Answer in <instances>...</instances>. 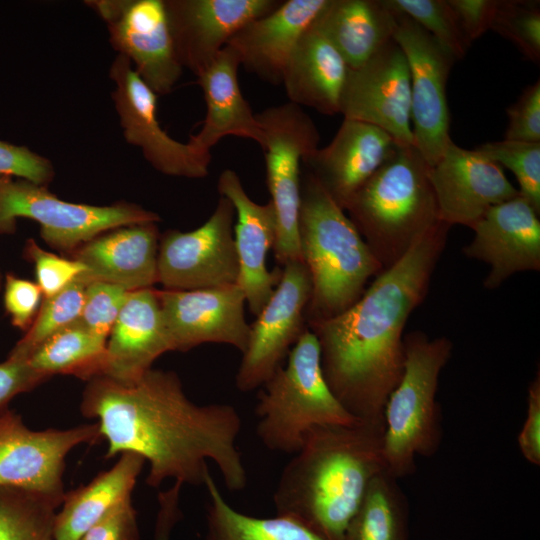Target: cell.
Wrapping results in <instances>:
<instances>
[{
    "instance_id": "32",
    "label": "cell",
    "mask_w": 540,
    "mask_h": 540,
    "mask_svg": "<svg viewBox=\"0 0 540 540\" xmlns=\"http://www.w3.org/2000/svg\"><path fill=\"white\" fill-rule=\"evenodd\" d=\"M106 343L107 339L77 321L45 340L27 361L33 370L46 378L70 374L90 380L100 375Z\"/></svg>"
},
{
    "instance_id": "5",
    "label": "cell",
    "mask_w": 540,
    "mask_h": 540,
    "mask_svg": "<svg viewBox=\"0 0 540 540\" xmlns=\"http://www.w3.org/2000/svg\"><path fill=\"white\" fill-rule=\"evenodd\" d=\"M429 170L415 145L396 143L343 209L383 270L442 222Z\"/></svg>"
},
{
    "instance_id": "39",
    "label": "cell",
    "mask_w": 540,
    "mask_h": 540,
    "mask_svg": "<svg viewBox=\"0 0 540 540\" xmlns=\"http://www.w3.org/2000/svg\"><path fill=\"white\" fill-rule=\"evenodd\" d=\"M25 253L34 263L37 284L44 298L62 291L86 271L76 259H67L40 248L32 239L27 241Z\"/></svg>"
},
{
    "instance_id": "29",
    "label": "cell",
    "mask_w": 540,
    "mask_h": 540,
    "mask_svg": "<svg viewBox=\"0 0 540 540\" xmlns=\"http://www.w3.org/2000/svg\"><path fill=\"white\" fill-rule=\"evenodd\" d=\"M145 462L137 454L122 453L110 469L65 493L55 517L54 540H78L108 511L131 497Z\"/></svg>"
},
{
    "instance_id": "47",
    "label": "cell",
    "mask_w": 540,
    "mask_h": 540,
    "mask_svg": "<svg viewBox=\"0 0 540 540\" xmlns=\"http://www.w3.org/2000/svg\"><path fill=\"white\" fill-rule=\"evenodd\" d=\"M183 484L174 481L173 485L158 493V511L154 529V540H170L171 531L182 519L180 493Z\"/></svg>"
},
{
    "instance_id": "38",
    "label": "cell",
    "mask_w": 540,
    "mask_h": 540,
    "mask_svg": "<svg viewBox=\"0 0 540 540\" xmlns=\"http://www.w3.org/2000/svg\"><path fill=\"white\" fill-rule=\"evenodd\" d=\"M129 291L101 281L87 284L78 322L92 333L108 339Z\"/></svg>"
},
{
    "instance_id": "4",
    "label": "cell",
    "mask_w": 540,
    "mask_h": 540,
    "mask_svg": "<svg viewBox=\"0 0 540 540\" xmlns=\"http://www.w3.org/2000/svg\"><path fill=\"white\" fill-rule=\"evenodd\" d=\"M298 231L312 287L308 324L344 312L383 268L344 210L309 172L301 176Z\"/></svg>"
},
{
    "instance_id": "21",
    "label": "cell",
    "mask_w": 540,
    "mask_h": 540,
    "mask_svg": "<svg viewBox=\"0 0 540 540\" xmlns=\"http://www.w3.org/2000/svg\"><path fill=\"white\" fill-rule=\"evenodd\" d=\"M218 192L234 206L237 222L234 241L239 261L237 285L242 289L250 312L256 317L278 285L282 269L269 271L266 255L277 237L274 207L254 202L244 190L238 174L223 170L218 178Z\"/></svg>"
},
{
    "instance_id": "3",
    "label": "cell",
    "mask_w": 540,
    "mask_h": 540,
    "mask_svg": "<svg viewBox=\"0 0 540 540\" xmlns=\"http://www.w3.org/2000/svg\"><path fill=\"white\" fill-rule=\"evenodd\" d=\"M384 422L357 420L308 431L279 477L273 502L324 540H343L373 479L385 470Z\"/></svg>"
},
{
    "instance_id": "15",
    "label": "cell",
    "mask_w": 540,
    "mask_h": 540,
    "mask_svg": "<svg viewBox=\"0 0 540 540\" xmlns=\"http://www.w3.org/2000/svg\"><path fill=\"white\" fill-rule=\"evenodd\" d=\"M339 113L384 130L398 144L414 145L409 66L394 39L360 67L349 68Z\"/></svg>"
},
{
    "instance_id": "8",
    "label": "cell",
    "mask_w": 540,
    "mask_h": 540,
    "mask_svg": "<svg viewBox=\"0 0 540 540\" xmlns=\"http://www.w3.org/2000/svg\"><path fill=\"white\" fill-rule=\"evenodd\" d=\"M17 218L38 222L43 240L62 251H74L108 230L160 221L157 213L135 204L96 206L67 202L46 186L0 176V233L14 232Z\"/></svg>"
},
{
    "instance_id": "22",
    "label": "cell",
    "mask_w": 540,
    "mask_h": 540,
    "mask_svg": "<svg viewBox=\"0 0 540 540\" xmlns=\"http://www.w3.org/2000/svg\"><path fill=\"white\" fill-rule=\"evenodd\" d=\"M395 145L384 130L344 119L332 141L306 154L302 164L344 209L356 191L382 166Z\"/></svg>"
},
{
    "instance_id": "24",
    "label": "cell",
    "mask_w": 540,
    "mask_h": 540,
    "mask_svg": "<svg viewBox=\"0 0 540 540\" xmlns=\"http://www.w3.org/2000/svg\"><path fill=\"white\" fill-rule=\"evenodd\" d=\"M172 351L158 290L130 291L108 336L99 376L132 381Z\"/></svg>"
},
{
    "instance_id": "13",
    "label": "cell",
    "mask_w": 540,
    "mask_h": 540,
    "mask_svg": "<svg viewBox=\"0 0 540 540\" xmlns=\"http://www.w3.org/2000/svg\"><path fill=\"white\" fill-rule=\"evenodd\" d=\"M311 280L303 262L283 266L272 296L250 325L235 384L239 391L262 387L284 364L291 348L308 328L306 309Z\"/></svg>"
},
{
    "instance_id": "28",
    "label": "cell",
    "mask_w": 540,
    "mask_h": 540,
    "mask_svg": "<svg viewBox=\"0 0 540 540\" xmlns=\"http://www.w3.org/2000/svg\"><path fill=\"white\" fill-rule=\"evenodd\" d=\"M316 24L354 69L393 39L396 18L385 0H329Z\"/></svg>"
},
{
    "instance_id": "34",
    "label": "cell",
    "mask_w": 540,
    "mask_h": 540,
    "mask_svg": "<svg viewBox=\"0 0 540 540\" xmlns=\"http://www.w3.org/2000/svg\"><path fill=\"white\" fill-rule=\"evenodd\" d=\"M86 286L87 283L77 277L62 291L44 298L26 334L9 356L27 359L49 337L76 323L82 312Z\"/></svg>"
},
{
    "instance_id": "19",
    "label": "cell",
    "mask_w": 540,
    "mask_h": 540,
    "mask_svg": "<svg viewBox=\"0 0 540 540\" xmlns=\"http://www.w3.org/2000/svg\"><path fill=\"white\" fill-rule=\"evenodd\" d=\"M281 0H164L177 56L196 76L247 23Z\"/></svg>"
},
{
    "instance_id": "14",
    "label": "cell",
    "mask_w": 540,
    "mask_h": 540,
    "mask_svg": "<svg viewBox=\"0 0 540 540\" xmlns=\"http://www.w3.org/2000/svg\"><path fill=\"white\" fill-rule=\"evenodd\" d=\"M106 22L119 55L157 95L172 91L182 65L172 38L164 0H98L86 2Z\"/></svg>"
},
{
    "instance_id": "1",
    "label": "cell",
    "mask_w": 540,
    "mask_h": 540,
    "mask_svg": "<svg viewBox=\"0 0 540 540\" xmlns=\"http://www.w3.org/2000/svg\"><path fill=\"white\" fill-rule=\"evenodd\" d=\"M80 409L83 416L97 419L107 458L131 452L148 461L146 483L152 488L166 479L204 485L209 461L229 491L247 486L237 445L240 414L226 403H194L175 372L151 368L132 381L94 377Z\"/></svg>"
},
{
    "instance_id": "43",
    "label": "cell",
    "mask_w": 540,
    "mask_h": 540,
    "mask_svg": "<svg viewBox=\"0 0 540 540\" xmlns=\"http://www.w3.org/2000/svg\"><path fill=\"white\" fill-rule=\"evenodd\" d=\"M139 537L137 512L131 496L108 511L78 540H139Z\"/></svg>"
},
{
    "instance_id": "44",
    "label": "cell",
    "mask_w": 540,
    "mask_h": 540,
    "mask_svg": "<svg viewBox=\"0 0 540 540\" xmlns=\"http://www.w3.org/2000/svg\"><path fill=\"white\" fill-rule=\"evenodd\" d=\"M447 2L470 43L491 29L499 4V0H447Z\"/></svg>"
},
{
    "instance_id": "23",
    "label": "cell",
    "mask_w": 540,
    "mask_h": 540,
    "mask_svg": "<svg viewBox=\"0 0 540 540\" xmlns=\"http://www.w3.org/2000/svg\"><path fill=\"white\" fill-rule=\"evenodd\" d=\"M329 0H286L244 25L228 42L240 65L273 85L282 84L288 62L306 30Z\"/></svg>"
},
{
    "instance_id": "30",
    "label": "cell",
    "mask_w": 540,
    "mask_h": 540,
    "mask_svg": "<svg viewBox=\"0 0 540 540\" xmlns=\"http://www.w3.org/2000/svg\"><path fill=\"white\" fill-rule=\"evenodd\" d=\"M204 540H324L299 522L282 515L258 518L234 509L225 500L211 473Z\"/></svg>"
},
{
    "instance_id": "18",
    "label": "cell",
    "mask_w": 540,
    "mask_h": 540,
    "mask_svg": "<svg viewBox=\"0 0 540 540\" xmlns=\"http://www.w3.org/2000/svg\"><path fill=\"white\" fill-rule=\"evenodd\" d=\"M439 218L470 228L493 206L520 193L497 163L451 141L429 170Z\"/></svg>"
},
{
    "instance_id": "31",
    "label": "cell",
    "mask_w": 540,
    "mask_h": 540,
    "mask_svg": "<svg viewBox=\"0 0 540 540\" xmlns=\"http://www.w3.org/2000/svg\"><path fill=\"white\" fill-rule=\"evenodd\" d=\"M398 481L386 471L373 479L343 540H409V502Z\"/></svg>"
},
{
    "instance_id": "37",
    "label": "cell",
    "mask_w": 540,
    "mask_h": 540,
    "mask_svg": "<svg viewBox=\"0 0 540 540\" xmlns=\"http://www.w3.org/2000/svg\"><path fill=\"white\" fill-rule=\"evenodd\" d=\"M491 30L510 40L527 59L539 64V1L500 0Z\"/></svg>"
},
{
    "instance_id": "40",
    "label": "cell",
    "mask_w": 540,
    "mask_h": 540,
    "mask_svg": "<svg viewBox=\"0 0 540 540\" xmlns=\"http://www.w3.org/2000/svg\"><path fill=\"white\" fill-rule=\"evenodd\" d=\"M0 176L24 179L46 186L54 177L52 163L26 146L0 140Z\"/></svg>"
},
{
    "instance_id": "48",
    "label": "cell",
    "mask_w": 540,
    "mask_h": 540,
    "mask_svg": "<svg viewBox=\"0 0 540 540\" xmlns=\"http://www.w3.org/2000/svg\"><path fill=\"white\" fill-rule=\"evenodd\" d=\"M0 280H1V278H0Z\"/></svg>"
},
{
    "instance_id": "42",
    "label": "cell",
    "mask_w": 540,
    "mask_h": 540,
    "mask_svg": "<svg viewBox=\"0 0 540 540\" xmlns=\"http://www.w3.org/2000/svg\"><path fill=\"white\" fill-rule=\"evenodd\" d=\"M43 293L37 283L7 274L4 306L13 326L27 330L41 306Z\"/></svg>"
},
{
    "instance_id": "7",
    "label": "cell",
    "mask_w": 540,
    "mask_h": 540,
    "mask_svg": "<svg viewBox=\"0 0 540 540\" xmlns=\"http://www.w3.org/2000/svg\"><path fill=\"white\" fill-rule=\"evenodd\" d=\"M256 434L269 450L296 453L310 429L350 424L353 417L329 388L322 372L320 349L307 328L287 361L263 385L255 408Z\"/></svg>"
},
{
    "instance_id": "36",
    "label": "cell",
    "mask_w": 540,
    "mask_h": 540,
    "mask_svg": "<svg viewBox=\"0 0 540 540\" xmlns=\"http://www.w3.org/2000/svg\"><path fill=\"white\" fill-rule=\"evenodd\" d=\"M475 150L511 170L519 184L520 195L540 213V143L504 139L486 142Z\"/></svg>"
},
{
    "instance_id": "46",
    "label": "cell",
    "mask_w": 540,
    "mask_h": 540,
    "mask_svg": "<svg viewBox=\"0 0 540 540\" xmlns=\"http://www.w3.org/2000/svg\"><path fill=\"white\" fill-rule=\"evenodd\" d=\"M522 456L531 464L540 465V372L530 382L527 394V412L517 437Z\"/></svg>"
},
{
    "instance_id": "2",
    "label": "cell",
    "mask_w": 540,
    "mask_h": 540,
    "mask_svg": "<svg viewBox=\"0 0 540 540\" xmlns=\"http://www.w3.org/2000/svg\"><path fill=\"white\" fill-rule=\"evenodd\" d=\"M449 228L438 223L344 312L307 324L329 388L359 420L384 422L387 399L404 369L406 323L425 299Z\"/></svg>"
},
{
    "instance_id": "41",
    "label": "cell",
    "mask_w": 540,
    "mask_h": 540,
    "mask_svg": "<svg viewBox=\"0 0 540 540\" xmlns=\"http://www.w3.org/2000/svg\"><path fill=\"white\" fill-rule=\"evenodd\" d=\"M505 140L540 143V81L527 86L519 99L507 108Z\"/></svg>"
},
{
    "instance_id": "6",
    "label": "cell",
    "mask_w": 540,
    "mask_h": 540,
    "mask_svg": "<svg viewBox=\"0 0 540 540\" xmlns=\"http://www.w3.org/2000/svg\"><path fill=\"white\" fill-rule=\"evenodd\" d=\"M453 345L423 332L404 336V369L383 413L385 470L397 479L416 470V458L432 457L442 441V413L436 400L441 371Z\"/></svg>"
},
{
    "instance_id": "33",
    "label": "cell",
    "mask_w": 540,
    "mask_h": 540,
    "mask_svg": "<svg viewBox=\"0 0 540 540\" xmlns=\"http://www.w3.org/2000/svg\"><path fill=\"white\" fill-rule=\"evenodd\" d=\"M62 502L22 488L0 487V540H54Z\"/></svg>"
},
{
    "instance_id": "11",
    "label": "cell",
    "mask_w": 540,
    "mask_h": 540,
    "mask_svg": "<svg viewBox=\"0 0 540 540\" xmlns=\"http://www.w3.org/2000/svg\"><path fill=\"white\" fill-rule=\"evenodd\" d=\"M393 12V39L402 49L410 72L414 145L432 167L452 141L446 85L456 59L412 19Z\"/></svg>"
},
{
    "instance_id": "25",
    "label": "cell",
    "mask_w": 540,
    "mask_h": 540,
    "mask_svg": "<svg viewBox=\"0 0 540 540\" xmlns=\"http://www.w3.org/2000/svg\"><path fill=\"white\" fill-rule=\"evenodd\" d=\"M159 235L155 223L123 226L101 234L74 250L73 259L86 266L79 277L127 291L157 283Z\"/></svg>"
},
{
    "instance_id": "16",
    "label": "cell",
    "mask_w": 540,
    "mask_h": 540,
    "mask_svg": "<svg viewBox=\"0 0 540 540\" xmlns=\"http://www.w3.org/2000/svg\"><path fill=\"white\" fill-rule=\"evenodd\" d=\"M109 76L115 84L112 98L126 141L139 147L145 159L163 174L193 179L207 176L211 158L162 129L157 118V94L140 78L129 59L118 54Z\"/></svg>"
},
{
    "instance_id": "20",
    "label": "cell",
    "mask_w": 540,
    "mask_h": 540,
    "mask_svg": "<svg viewBox=\"0 0 540 540\" xmlns=\"http://www.w3.org/2000/svg\"><path fill=\"white\" fill-rule=\"evenodd\" d=\"M539 213L520 194L491 207L473 226L463 253L489 265L484 287L495 289L512 275L540 270Z\"/></svg>"
},
{
    "instance_id": "17",
    "label": "cell",
    "mask_w": 540,
    "mask_h": 540,
    "mask_svg": "<svg viewBox=\"0 0 540 540\" xmlns=\"http://www.w3.org/2000/svg\"><path fill=\"white\" fill-rule=\"evenodd\" d=\"M172 351H188L204 343L231 345L243 353L250 325L245 295L237 285L172 291L158 290Z\"/></svg>"
},
{
    "instance_id": "27",
    "label": "cell",
    "mask_w": 540,
    "mask_h": 540,
    "mask_svg": "<svg viewBox=\"0 0 540 540\" xmlns=\"http://www.w3.org/2000/svg\"><path fill=\"white\" fill-rule=\"evenodd\" d=\"M349 66L315 22L299 40L282 84L289 102L325 115L340 112Z\"/></svg>"
},
{
    "instance_id": "12",
    "label": "cell",
    "mask_w": 540,
    "mask_h": 540,
    "mask_svg": "<svg viewBox=\"0 0 540 540\" xmlns=\"http://www.w3.org/2000/svg\"><path fill=\"white\" fill-rule=\"evenodd\" d=\"M101 438L98 424L36 431L21 416L0 411V487H17L64 499L63 473L68 454Z\"/></svg>"
},
{
    "instance_id": "45",
    "label": "cell",
    "mask_w": 540,
    "mask_h": 540,
    "mask_svg": "<svg viewBox=\"0 0 540 540\" xmlns=\"http://www.w3.org/2000/svg\"><path fill=\"white\" fill-rule=\"evenodd\" d=\"M47 378L33 370L27 359L8 356L0 363V411L17 395L28 392Z\"/></svg>"
},
{
    "instance_id": "35",
    "label": "cell",
    "mask_w": 540,
    "mask_h": 540,
    "mask_svg": "<svg viewBox=\"0 0 540 540\" xmlns=\"http://www.w3.org/2000/svg\"><path fill=\"white\" fill-rule=\"evenodd\" d=\"M395 12L403 14L426 30L455 59L465 56L471 43L463 34L447 0H385Z\"/></svg>"
},
{
    "instance_id": "26",
    "label": "cell",
    "mask_w": 540,
    "mask_h": 540,
    "mask_svg": "<svg viewBox=\"0 0 540 540\" xmlns=\"http://www.w3.org/2000/svg\"><path fill=\"white\" fill-rule=\"evenodd\" d=\"M240 66L237 55L226 45L197 76L206 115L200 131L191 135L187 143L203 156L211 158V148L226 136L247 138L260 147L263 143L262 128L240 89Z\"/></svg>"
},
{
    "instance_id": "9",
    "label": "cell",
    "mask_w": 540,
    "mask_h": 540,
    "mask_svg": "<svg viewBox=\"0 0 540 540\" xmlns=\"http://www.w3.org/2000/svg\"><path fill=\"white\" fill-rule=\"evenodd\" d=\"M256 117L263 131L266 181L277 219L273 253L282 266L303 262L298 231L301 166L303 157L318 148L319 133L302 107L291 102L269 107Z\"/></svg>"
},
{
    "instance_id": "10",
    "label": "cell",
    "mask_w": 540,
    "mask_h": 540,
    "mask_svg": "<svg viewBox=\"0 0 540 540\" xmlns=\"http://www.w3.org/2000/svg\"><path fill=\"white\" fill-rule=\"evenodd\" d=\"M235 209L220 196L207 221L189 232L169 230L159 238L157 282L164 290L185 291L237 284Z\"/></svg>"
}]
</instances>
